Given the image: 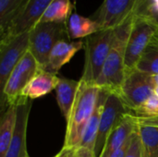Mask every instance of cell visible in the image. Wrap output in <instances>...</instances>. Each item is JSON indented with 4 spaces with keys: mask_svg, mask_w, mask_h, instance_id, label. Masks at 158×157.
Here are the masks:
<instances>
[{
    "mask_svg": "<svg viewBox=\"0 0 158 157\" xmlns=\"http://www.w3.org/2000/svg\"><path fill=\"white\" fill-rule=\"evenodd\" d=\"M141 0H104L92 15L103 29H116L133 18Z\"/></svg>",
    "mask_w": 158,
    "mask_h": 157,
    "instance_id": "8",
    "label": "cell"
},
{
    "mask_svg": "<svg viewBox=\"0 0 158 157\" xmlns=\"http://www.w3.org/2000/svg\"><path fill=\"white\" fill-rule=\"evenodd\" d=\"M17 121V104L6 105L0 120V157L5 155L9 147L14 134Z\"/></svg>",
    "mask_w": 158,
    "mask_h": 157,
    "instance_id": "19",
    "label": "cell"
},
{
    "mask_svg": "<svg viewBox=\"0 0 158 157\" xmlns=\"http://www.w3.org/2000/svg\"><path fill=\"white\" fill-rule=\"evenodd\" d=\"M125 157H143V145H142V141L138 129L133 132V134L131 137L130 145Z\"/></svg>",
    "mask_w": 158,
    "mask_h": 157,
    "instance_id": "26",
    "label": "cell"
},
{
    "mask_svg": "<svg viewBox=\"0 0 158 157\" xmlns=\"http://www.w3.org/2000/svg\"><path fill=\"white\" fill-rule=\"evenodd\" d=\"M78 92L67 121L63 148L75 150L81 140L83 131L93 116L102 89L94 84L79 81Z\"/></svg>",
    "mask_w": 158,
    "mask_h": 157,
    "instance_id": "1",
    "label": "cell"
},
{
    "mask_svg": "<svg viewBox=\"0 0 158 157\" xmlns=\"http://www.w3.org/2000/svg\"><path fill=\"white\" fill-rule=\"evenodd\" d=\"M53 0H28L21 13L9 26L6 33L0 36V41L30 31L38 23Z\"/></svg>",
    "mask_w": 158,
    "mask_h": 157,
    "instance_id": "12",
    "label": "cell"
},
{
    "mask_svg": "<svg viewBox=\"0 0 158 157\" xmlns=\"http://www.w3.org/2000/svg\"><path fill=\"white\" fill-rule=\"evenodd\" d=\"M67 27L70 40L86 38L104 30L101 25L92 18H87L77 13H72L67 22Z\"/></svg>",
    "mask_w": 158,
    "mask_h": 157,
    "instance_id": "17",
    "label": "cell"
},
{
    "mask_svg": "<svg viewBox=\"0 0 158 157\" xmlns=\"http://www.w3.org/2000/svg\"><path fill=\"white\" fill-rule=\"evenodd\" d=\"M154 93H155V94H156V95L158 97V86L155 88V90H154Z\"/></svg>",
    "mask_w": 158,
    "mask_h": 157,
    "instance_id": "32",
    "label": "cell"
},
{
    "mask_svg": "<svg viewBox=\"0 0 158 157\" xmlns=\"http://www.w3.org/2000/svg\"><path fill=\"white\" fill-rule=\"evenodd\" d=\"M73 5L70 0H53L43 14L40 22L66 23L72 15Z\"/></svg>",
    "mask_w": 158,
    "mask_h": 157,
    "instance_id": "20",
    "label": "cell"
},
{
    "mask_svg": "<svg viewBox=\"0 0 158 157\" xmlns=\"http://www.w3.org/2000/svg\"><path fill=\"white\" fill-rule=\"evenodd\" d=\"M72 157H95L94 152L84 148V147H78L72 152Z\"/></svg>",
    "mask_w": 158,
    "mask_h": 157,
    "instance_id": "27",
    "label": "cell"
},
{
    "mask_svg": "<svg viewBox=\"0 0 158 157\" xmlns=\"http://www.w3.org/2000/svg\"><path fill=\"white\" fill-rule=\"evenodd\" d=\"M114 33L115 29H104L85 38V63L81 81L95 85L110 52Z\"/></svg>",
    "mask_w": 158,
    "mask_h": 157,
    "instance_id": "3",
    "label": "cell"
},
{
    "mask_svg": "<svg viewBox=\"0 0 158 157\" xmlns=\"http://www.w3.org/2000/svg\"><path fill=\"white\" fill-rule=\"evenodd\" d=\"M132 114L137 118L158 117V97L154 93L143 105L136 108Z\"/></svg>",
    "mask_w": 158,
    "mask_h": 157,
    "instance_id": "24",
    "label": "cell"
},
{
    "mask_svg": "<svg viewBox=\"0 0 158 157\" xmlns=\"http://www.w3.org/2000/svg\"><path fill=\"white\" fill-rule=\"evenodd\" d=\"M138 131L142 141L143 157H158V128L139 124Z\"/></svg>",
    "mask_w": 158,
    "mask_h": 157,
    "instance_id": "23",
    "label": "cell"
},
{
    "mask_svg": "<svg viewBox=\"0 0 158 157\" xmlns=\"http://www.w3.org/2000/svg\"><path fill=\"white\" fill-rule=\"evenodd\" d=\"M107 94H108V92L102 89L100 95H99V100H98L96 108L83 131L81 143L78 147H84V148H87V149L94 152L95 143H96L97 134H98V130H99L100 118H101L102 110H103L105 101H106Z\"/></svg>",
    "mask_w": 158,
    "mask_h": 157,
    "instance_id": "16",
    "label": "cell"
},
{
    "mask_svg": "<svg viewBox=\"0 0 158 157\" xmlns=\"http://www.w3.org/2000/svg\"><path fill=\"white\" fill-rule=\"evenodd\" d=\"M130 142H131V138L119 149H118L115 152H113L108 157H125L126 153L128 151V148H129V145H130Z\"/></svg>",
    "mask_w": 158,
    "mask_h": 157,
    "instance_id": "29",
    "label": "cell"
},
{
    "mask_svg": "<svg viewBox=\"0 0 158 157\" xmlns=\"http://www.w3.org/2000/svg\"><path fill=\"white\" fill-rule=\"evenodd\" d=\"M28 157H30V156H28Z\"/></svg>",
    "mask_w": 158,
    "mask_h": 157,
    "instance_id": "35",
    "label": "cell"
},
{
    "mask_svg": "<svg viewBox=\"0 0 158 157\" xmlns=\"http://www.w3.org/2000/svg\"><path fill=\"white\" fill-rule=\"evenodd\" d=\"M152 82H153V84H154L155 88H156V87H157L158 86V75L152 76Z\"/></svg>",
    "mask_w": 158,
    "mask_h": 157,
    "instance_id": "31",
    "label": "cell"
},
{
    "mask_svg": "<svg viewBox=\"0 0 158 157\" xmlns=\"http://www.w3.org/2000/svg\"><path fill=\"white\" fill-rule=\"evenodd\" d=\"M42 70L32 54L28 51L23 58L11 71L2 91V102L6 105L16 104L30 81Z\"/></svg>",
    "mask_w": 158,
    "mask_h": 157,
    "instance_id": "6",
    "label": "cell"
},
{
    "mask_svg": "<svg viewBox=\"0 0 158 157\" xmlns=\"http://www.w3.org/2000/svg\"><path fill=\"white\" fill-rule=\"evenodd\" d=\"M137 119H138V123L140 125L158 128V117H154V118H137Z\"/></svg>",
    "mask_w": 158,
    "mask_h": 157,
    "instance_id": "28",
    "label": "cell"
},
{
    "mask_svg": "<svg viewBox=\"0 0 158 157\" xmlns=\"http://www.w3.org/2000/svg\"><path fill=\"white\" fill-rule=\"evenodd\" d=\"M135 69L150 76L158 75V38L156 35L146 47Z\"/></svg>",
    "mask_w": 158,
    "mask_h": 157,
    "instance_id": "22",
    "label": "cell"
},
{
    "mask_svg": "<svg viewBox=\"0 0 158 157\" xmlns=\"http://www.w3.org/2000/svg\"><path fill=\"white\" fill-rule=\"evenodd\" d=\"M17 121L13 137L5 157H28L26 136L31 101L21 96L17 102Z\"/></svg>",
    "mask_w": 158,
    "mask_h": 157,
    "instance_id": "11",
    "label": "cell"
},
{
    "mask_svg": "<svg viewBox=\"0 0 158 157\" xmlns=\"http://www.w3.org/2000/svg\"><path fill=\"white\" fill-rule=\"evenodd\" d=\"M59 80L60 78L56 75L42 69L26 86L21 93V96L31 100L44 96L53 90H56Z\"/></svg>",
    "mask_w": 158,
    "mask_h": 157,
    "instance_id": "15",
    "label": "cell"
},
{
    "mask_svg": "<svg viewBox=\"0 0 158 157\" xmlns=\"http://www.w3.org/2000/svg\"><path fill=\"white\" fill-rule=\"evenodd\" d=\"M157 32L158 25L150 18L143 15L133 17L126 47V74L135 68L146 47Z\"/></svg>",
    "mask_w": 158,
    "mask_h": 157,
    "instance_id": "5",
    "label": "cell"
},
{
    "mask_svg": "<svg viewBox=\"0 0 158 157\" xmlns=\"http://www.w3.org/2000/svg\"><path fill=\"white\" fill-rule=\"evenodd\" d=\"M28 0H0V36L21 13Z\"/></svg>",
    "mask_w": 158,
    "mask_h": 157,
    "instance_id": "21",
    "label": "cell"
},
{
    "mask_svg": "<svg viewBox=\"0 0 158 157\" xmlns=\"http://www.w3.org/2000/svg\"><path fill=\"white\" fill-rule=\"evenodd\" d=\"M132 19L115 29L110 52L104 65L102 73L95 82L96 86L108 93L118 94L126 77L125 55Z\"/></svg>",
    "mask_w": 158,
    "mask_h": 157,
    "instance_id": "2",
    "label": "cell"
},
{
    "mask_svg": "<svg viewBox=\"0 0 158 157\" xmlns=\"http://www.w3.org/2000/svg\"><path fill=\"white\" fill-rule=\"evenodd\" d=\"M84 47V42L76 41H61L57 43L52 49L46 66L44 70L56 75L60 68L76 55L78 51Z\"/></svg>",
    "mask_w": 158,
    "mask_h": 157,
    "instance_id": "14",
    "label": "cell"
},
{
    "mask_svg": "<svg viewBox=\"0 0 158 157\" xmlns=\"http://www.w3.org/2000/svg\"><path fill=\"white\" fill-rule=\"evenodd\" d=\"M71 153H72L71 150H68V149L63 148L56 156L54 157H69L70 156V155H71Z\"/></svg>",
    "mask_w": 158,
    "mask_h": 157,
    "instance_id": "30",
    "label": "cell"
},
{
    "mask_svg": "<svg viewBox=\"0 0 158 157\" xmlns=\"http://www.w3.org/2000/svg\"><path fill=\"white\" fill-rule=\"evenodd\" d=\"M136 15H143L158 25V0H141Z\"/></svg>",
    "mask_w": 158,
    "mask_h": 157,
    "instance_id": "25",
    "label": "cell"
},
{
    "mask_svg": "<svg viewBox=\"0 0 158 157\" xmlns=\"http://www.w3.org/2000/svg\"><path fill=\"white\" fill-rule=\"evenodd\" d=\"M138 126L137 117L132 113L123 115L110 132L100 157H108L113 152L119 149L131 137L133 132L138 129Z\"/></svg>",
    "mask_w": 158,
    "mask_h": 157,
    "instance_id": "13",
    "label": "cell"
},
{
    "mask_svg": "<svg viewBox=\"0 0 158 157\" xmlns=\"http://www.w3.org/2000/svg\"><path fill=\"white\" fill-rule=\"evenodd\" d=\"M156 37H157V38H158V32H157V34H156Z\"/></svg>",
    "mask_w": 158,
    "mask_h": 157,
    "instance_id": "34",
    "label": "cell"
},
{
    "mask_svg": "<svg viewBox=\"0 0 158 157\" xmlns=\"http://www.w3.org/2000/svg\"><path fill=\"white\" fill-rule=\"evenodd\" d=\"M72 152H73V151H72ZM69 157H72V153H71V155H70V156Z\"/></svg>",
    "mask_w": 158,
    "mask_h": 157,
    "instance_id": "33",
    "label": "cell"
},
{
    "mask_svg": "<svg viewBox=\"0 0 158 157\" xmlns=\"http://www.w3.org/2000/svg\"><path fill=\"white\" fill-rule=\"evenodd\" d=\"M154 90L152 76L134 68L126 74L118 95L129 111L132 113L154 94Z\"/></svg>",
    "mask_w": 158,
    "mask_h": 157,
    "instance_id": "7",
    "label": "cell"
},
{
    "mask_svg": "<svg viewBox=\"0 0 158 157\" xmlns=\"http://www.w3.org/2000/svg\"><path fill=\"white\" fill-rule=\"evenodd\" d=\"M67 22H38L30 31L29 51L42 68L47 64L49 55L54 46L61 41H69Z\"/></svg>",
    "mask_w": 158,
    "mask_h": 157,
    "instance_id": "4",
    "label": "cell"
},
{
    "mask_svg": "<svg viewBox=\"0 0 158 157\" xmlns=\"http://www.w3.org/2000/svg\"><path fill=\"white\" fill-rule=\"evenodd\" d=\"M80 81L60 78L59 82L56 88V101L60 111L66 120L68 119L70 110L72 108Z\"/></svg>",
    "mask_w": 158,
    "mask_h": 157,
    "instance_id": "18",
    "label": "cell"
},
{
    "mask_svg": "<svg viewBox=\"0 0 158 157\" xmlns=\"http://www.w3.org/2000/svg\"><path fill=\"white\" fill-rule=\"evenodd\" d=\"M30 48V31L0 41V87L6 82L19 62Z\"/></svg>",
    "mask_w": 158,
    "mask_h": 157,
    "instance_id": "9",
    "label": "cell"
},
{
    "mask_svg": "<svg viewBox=\"0 0 158 157\" xmlns=\"http://www.w3.org/2000/svg\"><path fill=\"white\" fill-rule=\"evenodd\" d=\"M127 113L131 112L124 105L118 95L117 93H108L100 118L99 130L94 147L95 157L101 156L110 132L118 123L122 116Z\"/></svg>",
    "mask_w": 158,
    "mask_h": 157,
    "instance_id": "10",
    "label": "cell"
}]
</instances>
